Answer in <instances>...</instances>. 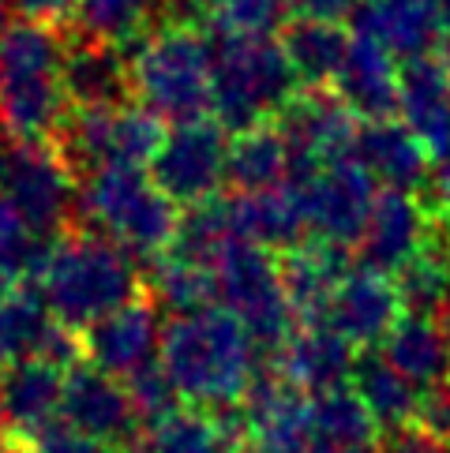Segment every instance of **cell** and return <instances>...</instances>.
Wrapping results in <instances>:
<instances>
[{
  "label": "cell",
  "instance_id": "cell-22",
  "mask_svg": "<svg viewBox=\"0 0 450 453\" xmlns=\"http://www.w3.org/2000/svg\"><path fill=\"white\" fill-rule=\"evenodd\" d=\"M233 229L240 244H255L263 251H297L308 244L312 225L300 188H275L263 196H233Z\"/></svg>",
  "mask_w": 450,
  "mask_h": 453
},
{
  "label": "cell",
  "instance_id": "cell-50",
  "mask_svg": "<svg viewBox=\"0 0 450 453\" xmlns=\"http://www.w3.org/2000/svg\"><path fill=\"white\" fill-rule=\"evenodd\" d=\"M312 453H323V449H312Z\"/></svg>",
  "mask_w": 450,
  "mask_h": 453
},
{
  "label": "cell",
  "instance_id": "cell-41",
  "mask_svg": "<svg viewBox=\"0 0 450 453\" xmlns=\"http://www.w3.org/2000/svg\"><path fill=\"white\" fill-rule=\"evenodd\" d=\"M357 0H289V15L304 23H342L353 15Z\"/></svg>",
  "mask_w": 450,
  "mask_h": 453
},
{
  "label": "cell",
  "instance_id": "cell-4",
  "mask_svg": "<svg viewBox=\"0 0 450 453\" xmlns=\"http://www.w3.org/2000/svg\"><path fill=\"white\" fill-rule=\"evenodd\" d=\"M132 98L158 120L191 124L211 117L214 94V42L211 35L188 27L166 23L136 42L132 57Z\"/></svg>",
  "mask_w": 450,
  "mask_h": 453
},
{
  "label": "cell",
  "instance_id": "cell-39",
  "mask_svg": "<svg viewBox=\"0 0 450 453\" xmlns=\"http://www.w3.org/2000/svg\"><path fill=\"white\" fill-rule=\"evenodd\" d=\"M35 453H117V446L98 442L90 434H79L68 424H53L35 439Z\"/></svg>",
  "mask_w": 450,
  "mask_h": 453
},
{
  "label": "cell",
  "instance_id": "cell-43",
  "mask_svg": "<svg viewBox=\"0 0 450 453\" xmlns=\"http://www.w3.org/2000/svg\"><path fill=\"white\" fill-rule=\"evenodd\" d=\"M436 203H439V221H446L450 225V157L439 165V173H436Z\"/></svg>",
  "mask_w": 450,
  "mask_h": 453
},
{
  "label": "cell",
  "instance_id": "cell-13",
  "mask_svg": "<svg viewBox=\"0 0 450 453\" xmlns=\"http://www.w3.org/2000/svg\"><path fill=\"white\" fill-rule=\"evenodd\" d=\"M60 424L109 446H132L143 434L132 397H128V386H120V379L105 375L90 360H79L64 371Z\"/></svg>",
  "mask_w": 450,
  "mask_h": 453
},
{
  "label": "cell",
  "instance_id": "cell-37",
  "mask_svg": "<svg viewBox=\"0 0 450 453\" xmlns=\"http://www.w3.org/2000/svg\"><path fill=\"white\" fill-rule=\"evenodd\" d=\"M218 35H260L275 38L289 19V0H211L206 4Z\"/></svg>",
  "mask_w": 450,
  "mask_h": 453
},
{
  "label": "cell",
  "instance_id": "cell-28",
  "mask_svg": "<svg viewBox=\"0 0 450 453\" xmlns=\"http://www.w3.org/2000/svg\"><path fill=\"white\" fill-rule=\"evenodd\" d=\"M383 356H387V364L406 382H413L421 394L450 379V356H446L436 319L401 315V322L391 330L387 342H383Z\"/></svg>",
  "mask_w": 450,
  "mask_h": 453
},
{
  "label": "cell",
  "instance_id": "cell-21",
  "mask_svg": "<svg viewBox=\"0 0 450 453\" xmlns=\"http://www.w3.org/2000/svg\"><path fill=\"white\" fill-rule=\"evenodd\" d=\"M353 367H357V352L327 322H308V326L293 330V337L278 352V375L300 394L342 390L353 379Z\"/></svg>",
  "mask_w": 450,
  "mask_h": 453
},
{
  "label": "cell",
  "instance_id": "cell-36",
  "mask_svg": "<svg viewBox=\"0 0 450 453\" xmlns=\"http://www.w3.org/2000/svg\"><path fill=\"white\" fill-rule=\"evenodd\" d=\"M128 449L132 453H225L229 442L221 439L214 419L196 412H176L162 427L143 431Z\"/></svg>",
  "mask_w": 450,
  "mask_h": 453
},
{
  "label": "cell",
  "instance_id": "cell-46",
  "mask_svg": "<svg viewBox=\"0 0 450 453\" xmlns=\"http://www.w3.org/2000/svg\"><path fill=\"white\" fill-rule=\"evenodd\" d=\"M8 434H12V424H8L4 401H0V453H4V449H8Z\"/></svg>",
  "mask_w": 450,
  "mask_h": 453
},
{
  "label": "cell",
  "instance_id": "cell-27",
  "mask_svg": "<svg viewBox=\"0 0 450 453\" xmlns=\"http://www.w3.org/2000/svg\"><path fill=\"white\" fill-rule=\"evenodd\" d=\"M0 401L15 434L38 439L42 431L60 424L64 371L45 360H19L0 371Z\"/></svg>",
  "mask_w": 450,
  "mask_h": 453
},
{
  "label": "cell",
  "instance_id": "cell-32",
  "mask_svg": "<svg viewBox=\"0 0 450 453\" xmlns=\"http://www.w3.org/2000/svg\"><path fill=\"white\" fill-rule=\"evenodd\" d=\"M312 449L323 453H361L376 449V419L364 409V401L342 386V390L315 394L312 401Z\"/></svg>",
  "mask_w": 450,
  "mask_h": 453
},
{
  "label": "cell",
  "instance_id": "cell-5",
  "mask_svg": "<svg viewBox=\"0 0 450 453\" xmlns=\"http://www.w3.org/2000/svg\"><path fill=\"white\" fill-rule=\"evenodd\" d=\"M214 42V94L211 120L221 132H252L267 127V117H282V109L297 98V75L289 68L278 38L260 35H211Z\"/></svg>",
  "mask_w": 450,
  "mask_h": 453
},
{
  "label": "cell",
  "instance_id": "cell-26",
  "mask_svg": "<svg viewBox=\"0 0 450 453\" xmlns=\"http://www.w3.org/2000/svg\"><path fill=\"white\" fill-rule=\"evenodd\" d=\"M353 161L376 184H383V191H409V196L428 180L431 165L428 150L401 120L361 124L357 142H353Z\"/></svg>",
  "mask_w": 450,
  "mask_h": 453
},
{
  "label": "cell",
  "instance_id": "cell-19",
  "mask_svg": "<svg viewBox=\"0 0 450 453\" xmlns=\"http://www.w3.org/2000/svg\"><path fill=\"white\" fill-rule=\"evenodd\" d=\"M327 326H334L345 337L353 349H372L379 342H387L391 330L401 322V300L391 278L372 270H353L342 281V288L334 293L327 307Z\"/></svg>",
  "mask_w": 450,
  "mask_h": 453
},
{
  "label": "cell",
  "instance_id": "cell-25",
  "mask_svg": "<svg viewBox=\"0 0 450 453\" xmlns=\"http://www.w3.org/2000/svg\"><path fill=\"white\" fill-rule=\"evenodd\" d=\"M278 273H282V288H285V300L293 307V315L304 319V326H308V322L327 319L334 293L342 288V281L353 270H349L345 248L323 244V240H308V244H300L297 251L282 255Z\"/></svg>",
  "mask_w": 450,
  "mask_h": 453
},
{
  "label": "cell",
  "instance_id": "cell-40",
  "mask_svg": "<svg viewBox=\"0 0 450 453\" xmlns=\"http://www.w3.org/2000/svg\"><path fill=\"white\" fill-rule=\"evenodd\" d=\"M379 453H450L446 442H439L436 434L421 431L416 424L409 427H398V431H387L379 439Z\"/></svg>",
  "mask_w": 450,
  "mask_h": 453
},
{
  "label": "cell",
  "instance_id": "cell-23",
  "mask_svg": "<svg viewBox=\"0 0 450 453\" xmlns=\"http://www.w3.org/2000/svg\"><path fill=\"white\" fill-rule=\"evenodd\" d=\"M398 83H401L398 60L383 53L379 45L353 35L342 68L334 75V94L353 117H361L364 124L391 120L398 112Z\"/></svg>",
  "mask_w": 450,
  "mask_h": 453
},
{
  "label": "cell",
  "instance_id": "cell-11",
  "mask_svg": "<svg viewBox=\"0 0 450 453\" xmlns=\"http://www.w3.org/2000/svg\"><path fill=\"white\" fill-rule=\"evenodd\" d=\"M0 196L30 233L42 236H57L79 214L72 169L50 142H15L12 169Z\"/></svg>",
  "mask_w": 450,
  "mask_h": 453
},
{
  "label": "cell",
  "instance_id": "cell-10",
  "mask_svg": "<svg viewBox=\"0 0 450 453\" xmlns=\"http://www.w3.org/2000/svg\"><path fill=\"white\" fill-rule=\"evenodd\" d=\"M225 157H229V132H221L211 117L176 124L151 161V180L173 206L188 210L211 203L225 184Z\"/></svg>",
  "mask_w": 450,
  "mask_h": 453
},
{
  "label": "cell",
  "instance_id": "cell-24",
  "mask_svg": "<svg viewBox=\"0 0 450 453\" xmlns=\"http://www.w3.org/2000/svg\"><path fill=\"white\" fill-rule=\"evenodd\" d=\"M64 94L72 109H117L132 102V68L120 45L72 38L64 57Z\"/></svg>",
  "mask_w": 450,
  "mask_h": 453
},
{
  "label": "cell",
  "instance_id": "cell-6",
  "mask_svg": "<svg viewBox=\"0 0 450 453\" xmlns=\"http://www.w3.org/2000/svg\"><path fill=\"white\" fill-rule=\"evenodd\" d=\"M79 218L124 255H132L136 266H158L173 244L181 210L158 191L151 173L102 169L83 176Z\"/></svg>",
  "mask_w": 450,
  "mask_h": 453
},
{
  "label": "cell",
  "instance_id": "cell-14",
  "mask_svg": "<svg viewBox=\"0 0 450 453\" xmlns=\"http://www.w3.org/2000/svg\"><path fill=\"white\" fill-rule=\"evenodd\" d=\"M300 191H304V206H308L312 240H323V244L334 248L361 244L368 214L376 206V180L357 161L345 157L319 169Z\"/></svg>",
  "mask_w": 450,
  "mask_h": 453
},
{
  "label": "cell",
  "instance_id": "cell-45",
  "mask_svg": "<svg viewBox=\"0 0 450 453\" xmlns=\"http://www.w3.org/2000/svg\"><path fill=\"white\" fill-rule=\"evenodd\" d=\"M12 154H15V142H12V135L4 132V127H0V191H4V180H8Z\"/></svg>",
  "mask_w": 450,
  "mask_h": 453
},
{
  "label": "cell",
  "instance_id": "cell-49",
  "mask_svg": "<svg viewBox=\"0 0 450 453\" xmlns=\"http://www.w3.org/2000/svg\"><path fill=\"white\" fill-rule=\"evenodd\" d=\"M4 453H23V449H15V446H8V449H4Z\"/></svg>",
  "mask_w": 450,
  "mask_h": 453
},
{
  "label": "cell",
  "instance_id": "cell-47",
  "mask_svg": "<svg viewBox=\"0 0 450 453\" xmlns=\"http://www.w3.org/2000/svg\"><path fill=\"white\" fill-rule=\"evenodd\" d=\"M439 322V334H443V345H446V356H450V307L436 319Z\"/></svg>",
  "mask_w": 450,
  "mask_h": 453
},
{
  "label": "cell",
  "instance_id": "cell-38",
  "mask_svg": "<svg viewBox=\"0 0 450 453\" xmlns=\"http://www.w3.org/2000/svg\"><path fill=\"white\" fill-rule=\"evenodd\" d=\"M128 397H132V409L139 416L143 431L162 427L166 419H173L176 412H181V401H184L181 390L173 386V379L162 371V364L143 371V375H136V379H128Z\"/></svg>",
  "mask_w": 450,
  "mask_h": 453
},
{
  "label": "cell",
  "instance_id": "cell-16",
  "mask_svg": "<svg viewBox=\"0 0 450 453\" xmlns=\"http://www.w3.org/2000/svg\"><path fill=\"white\" fill-rule=\"evenodd\" d=\"M240 412L252 453H312V401L278 371L255 375Z\"/></svg>",
  "mask_w": 450,
  "mask_h": 453
},
{
  "label": "cell",
  "instance_id": "cell-8",
  "mask_svg": "<svg viewBox=\"0 0 450 453\" xmlns=\"http://www.w3.org/2000/svg\"><path fill=\"white\" fill-rule=\"evenodd\" d=\"M218 307L229 311L263 349H282L297 330V315L285 300L278 263L255 244H233L214 263Z\"/></svg>",
  "mask_w": 450,
  "mask_h": 453
},
{
  "label": "cell",
  "instance_id": "cell-42",
  "mask_svg": "<svg viewBox=\"0 0 450 453\" xmlns=\"http://www.w3.org/2000/svg\"><path fill=\"white\" fill-rule=\"evenodd\" d=\"M8 4L19 8L23 19H42V23H50V19H57V15H72L75 0H8Z\"/></svg>",
  "mask_w": 450,
  "mask_h": 453
},
{
  "label": "cell",
  "instance_id": "cell-29",
  "mask_svg": "<svg viewBox=\"0 0 450 453\" xmlns=\"http://www.w3.org/2000/svg\"><path fill=\"white\" fill-rule=\"evenodd\" d=\"M225 184L237 196H263L289 184V150L278 127H252L229 139L225 157Z\"/></svg>",
  "mask_w": 450,
  "mask_h": 453
},
{
  "label": "cell",
  "instance_id": "cell-1",
  "mask_svg": "<svg viewBox=\"0 0 450 453\" xmlns=\"http://www.w3.org/2000/svg\"><path fill=\"white\" fill-rule=\"evenodd\" d=\"M255 345L240 322L206 307L196 315L169 319L162 342V371L173 379L184 401L206 404V409H237V401L252 390L255 375Z\"/></svg>",
  "mask_w": 450,
  "mask_h": 453
},
{
  "label": "cell",
  "instance_id": "cell-48",
  "mask_svg": "<svg viewBox=\"0 0 450 453\" xmlns=\"http://www.w3.org/2000/svg\"><path fill=\"white\" fill-rule=\"evenodd\" d=\"M8 27H12V4H8V0H0V38H4Z\"/></svg>",
  "mask_w": 450,
  "mask_h": 453
},
{
  "label": "cell",
  "instance_id": "cell-7",
  "mask_svg": "<svg viewBox=\"0 0 450 453\" xmlns=\"http://www.w3.org/2000/svg\"><path fill=\"white\" fill-rule=\"evenodd\" d=\"M162 139V120L136 102L117 109H72L57 132V154L68 169L87 176L102 169H143L154 161Z\"/></svg>",
  "mask_w": 450,
  "mask_h": 453
},
{
  "label": "cell",
  "instance_id": "cell-34",
  "mask_svg": "<svg viewBox=\"0 0 450 453\" xmlns=\"http://www.w3.org/2000/svg\"><path fill=\"white\" fill-rule=\"evenodd\" d=\"M166 0H75L72 19H75V38L105 42V45H124L139 42L147 23L162 12Z\"/></svg>",
  "mask_w": 450,
  "mask_h": 453
},
{
  "label": "cell",
  "instance_id": "cell-30",
  "mask_svg": "<svg viewBox=\"0 0 450 453\" xmlns=\"http://www.w3.org/2000/svg\"><path fill=\"white\" fill-rule=\"evenodd\" d=\"M349 390L364 401V409L372 412L376 427H409L416 416V401H421V390L413 382H406L398 371L387 364L383 352H364L357 356V367H353Z\"/></svg>",
  "mask_w": 450,
  "mask_h": 453
},
{
  "label": "cell",
  "instance_id": "cell-20",
  "mask_svg": "<svg viewBox=\"0 0 450 453\" xmlns=\"http://www.w3.org/2000/svg\"><path fill=\"white\" fill-rule=\"evenodd\" d=\"M398 117L428 150L431 161L450 157V68L443 60H413L401 68Z\"/></svg>",
  "mask_w": 450,
  "mask_h": 453
},
{
  "label": "cell",
  "instance_id": "cell-12",
  "mask_svg": "<svg viewBox=\"0 0 450 453\" xmlns=\"http://www.w3.org/2000/svg\"><path fill=\"white\" fill-rule=\"evenodd\" d=\"M166 322L162 307L147 296H136L120 311L105 315L83 330V352L94 367H102L112 379H136L143 371L162 364Z\"/></svg>",
  "mask_w": 450,
  "mask_h": 453
},
{
  "label": "cell",
  "instance_id": "cell-3",
  "mask_svg": "<svg viewBox=\"0 0 450 453\" xmlns=\"http://www.w3.org/2000/svg\"><path fill=\"white\" fill-rule=\"evenodd\" d=\"M38 293L64 330L83 334L139 296V266L105 236L79 233L53 248Z\"/></svg>",
  "mask_w": 450,
  "mask_h": 453
},
{
  "label": "cell",
  "instance_id": "cell-35",
  "mask_svg": "<svg viewBox=\"0 0 450 453\" xmlns=\"http://www.w3.org/2000/svg\"><path fill=\"white\" fill-rule=\"evenodd\" d=\"M151 281H154V303L162 311H169L173 319L218 307L214 266H199V263H188V258L166 255L151 270Z\"/></svg>",
  "mask_w": 450,
  "mask_h": 453
},
{
  "label": "cell",
  "instance_id": "cell-15",
  "mask_svg": "<svg viewBox=\"0 0 450 453\" xmlns=\"http://www.w3.org/2000/svg\"><path fill=\"white\" fill-rule=\"evenodd\" d=\"M79 349L83 342L53 319L38 285L15 288L0 300V367L19 360H45L64 371L79 364Z\"/></svg>",
  "mask_w": 450,
  "mask_h": 453
},
{
  "label": "cell",
  "instance_id": "cell-9",
  "mask_svg": "<svg viewBox=\"0 0 450 453\" xmlns=\"http://www.w3.org/2000/svg\"><path fill=\"white\" fill-rule=\"evenodd\" d=\"M357 132V117L342 105L338 94H297L278 117V135L289 150V188H304L319 169L353 157Z\"/></svg>",
  "mask_w": 450,
  "mask_h": 453
},
{
  "label": "cell",
  "instance_id": "cell-2",
  "mask_svg": "<svg viewBox=\"0 0 450 453\" xmlns=\"http://www.w3.org/2000/svg\"><path fill=\"white\" fill-rule=\"evenodd\" d=\"M68 42L53 23L15 19L0 38V127L15 142H50L72 117L64 94Z\"/></svg>",
  "mask_w": 450,
  "mask_h": 453
},
{
  "label": "cell",
  "instance_id": "cell-31",
  "mask_svg": "<svg viewBox=\"0 0 450 453\" xmlns=\"http://www.w3.org/2000/svg\"><path fill=\"white\" fill-rule=\"evenodd\" d=\"M278 42H282L289 68H293L297 83L304 90H323L327 83H334V75L342 68L345 50H349V35L342 27L304 23V19L285 23Z\"/></svg>",
  "mask_w": 450,
  "mask_h": 453
},
{
  "label": "cell",
  "instance_id": "cell-33",
  "mask_svg": "<svg viewBox=\"0 0 450 453\" xmlns=\"http://www.w3.org/2000/svg\"><path fill=\"white\" fill-rule=\"evenodd\" d=\"M233 244H240V240L233 229L229 199H211V203L181 210V221H176L173 244L166 255L188 258V263H199V266H214Z\"/></svg>",
  "mask_w": 450,
  "mask_h": 453
},
{
  "label": "cell",
  "instance_id": "cell-44",
  "mask_svg": "<svg viewBox=\"0 0 450 453\" xmlns=\"http://www.w3.org/2000/svg\"><path fill=\"white\" fill-rule=\"evenodd\" d=\"M431 8H436V19H439V53L450 68V0H431Z\"/></svg>",
  "mask_w": 450,
  "mask_h": 453
},
{
  "label": "cell",
  "instance_id": "cell-18",
  "mask_svg": "<svg viewBox=\"0 0 450 453\" xmlns=\"http://www.w3.org/2000/svg\"><path fill=\"white\" fill-rule=\"evenodd\" d=\"M349 23L357 38L406 64L439 50V19L431 0H357Z\"/></svg>",
  "mask_w": 450,
  "mask_h": 453
},
{
  "label": "cell",
  "instance_id": "cell-17",
  "mask_svg": "<svg viewBox=\"0 0 450 453\" xmlns=\"http://www.w3.org/2000/svg\"><path fill=\"white\" fill-rule=\"evenodd\" d=\"M431 225L436 221L428 218V210L416 196H409V191H379L357 244L361 266L383 273V278L401 273L428 248Z\"/></svg>",
  "mask_w": 450,
  "mask_h": 453
}]
</instances>
